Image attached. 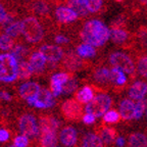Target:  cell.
Returning a JSON list of instances; mask_svg holds the SVG:
<instances>
[{
  "mask_svg": "<svg viewBox=\"0 0 147 147\" xmlns=\"http://www.w3.org/2000/svg\"><path fill=\"white\" fill-rule=\"evenodd\" d=\"M147 109V98H144L142 100H139L136 102V115L135 121H139L142 119L144 113Z\"/></svg>",
  "mask_w": 147,
  "mask_h": 147,
  "instance_id": "d6a6232c",
  "label": "cell"
},
{
  "mask_svg": "<svg viewBox=\"0 0 147 147\" xmlns=\"http://www.w3.org/2000/svg\"><path fill=\"white\" fill-rule=\"evenodd\" d=\"M97 117L95 115H91V113H84L82 119V122L86 125V126H90V125H93L96 123Z\"/></svg>",
  "mask_w": 147,
  "mask_h": 147,
  "instance_id": "74e56055",
  "label": "cell"
},
{
  "mask_svg": "<svg viewBox=\"0 0 147 147\" xmlns=\"http://www.w3.org/2000/svg\"><path fill=\"white\" fill-rule=\"evenodd\" d=\"M29 142V138L25 135H18L13 139V145L16 147H27Z\"/></svg>",
  "mask_w": 147,
  "mask_h": 147,
  "instance_id": "8d00e7d4",
  "label": "cell"
},
{
  "mask_svg": "<svg viewBox=\"0 0 147 147\" xmlns=\"http://www.w3.org/2000/svg\"><path fill=\"white\" fill-rule=\"evenodd\" d=\"M139 1H140L143 5H146V6H147V0H139Z\"/></svg>",
  "mask_w": 147,
  "mask_h": 147,
  "instance_id": "ee69618b",
  "label": "cell"
},
{
  "mask_svg": "<svg viewBox=\"0 0 147 147\" xmlns=\"http://www.w3.org/2000/svg\"><path fill=\"white\" fill-rule=\"evenodd\" d=\"M18 129L22 135L27 136L28 138H36L40 135L39 125L34 115L30 113H24L18 119Z\"/></svg>",
  "mask_w": 147,
  "mask_h": 147,
  "instance_id": "ba28073f",
  "label": "cell"
},
{
  "mask_svg": "<svg viewBox=\"0 0 147 147\" xmlns=\"http://www.w3.org/2000/svg\"><path fill=\"white\" fill-rule=\"evenodd\" d=\"M31 106L40 108V109H47V108L53 107L56 104V100L51 91L45 87H41L39 94L37 95L34 99L27 101Z\"/></svg>",
  "mask_w": 147,
  "mask_h": 147,
  "instance_id": "30bf717a",
  "label": "cell"
},
{
  "mask_svg": "<svg viewBox=\"0 0 147 147\" xmlns=\"http://www.w3.org/2000/svg\"><path fill=\"white\" fill-rule=\"evenodd\" d=\"M60 69H63L67 73L75 74L77 71H84L89 67V62L85 61L82 57H80L77 52L69 51L64 54V57L62 59L61 64L59 65Z\"/></svg>",
  "mask_w": 147,
  "mask_h": 147,
  "instance_id": "52a82bcc",
  "label": "cell"
},
{
  "mask_svg": "<svg viewBox=\"0 0 147 147\" xmlns=\"http://www.w3.org/2000/svg\"><path fill=\"white\" fill-rule=\"evenodd\" d=\"M95 97V91L91 85H86L80 89L75 94V99L78 100L81 104H88Z\"/></svg>",
  "mask_w": 147,
  "mask_h": 147,
  "instance_id": "603a6c76",
  "label": "cell"
},
{
  "mask_svg": "<svg viewBox=\"0 0 147 147\" xmlns=\"http://www.w3.org/2000/svg\"><path fill=\"white\" fill-rule=\"evenodd\" d=\"M94 132L100 137L104 147H115V141L119 136V130L117 128L102 124V123L95 127Z\"/></svg>",
  "mask_w": 147,
  "mask_h": 147,
  "instance_id": "9c48e42d",
  "label": "cell"
},
{
  "mask_svg": "<svg viewBox=\"0 0 147 147\" xmlns=\"http://www.w3.org/2000/svg\"><path fill=\"white\" fill-rule=\"evenodd\" d=\"M80 38L84 43L93 47H101L110 38V31L102 22L91 20L84 24L80 31Z\"/></svg>",
  "mask_w": 147,
  "mask_h": 147,
  "instance_id": "6da1fadb",
  "label": "cell"
},
{
  "mask_svg": "<svg viewBox=\"0 0 147 147\" xmlns=\"http://www.w3.org/2000/svg\"><path fill=\"white\" fill-rule=\"evenodd\" d=\"M79 147H104L100 137L93 132H86L82 135Z\"/></svg>",
  "mask_w": 147,
  "mask_h": 147,
  "instance_id": "44dd1931",
  "label": "cell"
},
{
  "mask_svg": "<svg viewBox=\"0 0 147 147\" xmlns=\"http://www.w3.org/2000/svg\"><path fill=\"white\" fill-rule=\"evenodd\" d=\"M23 33V25H22V20L12 23L4 30V34L8 35L11 38H18Z\"/></svg>",
  "mask_w": 147,
  "mask_h": 147,
  "instance_id": "4dcf8cb0",
  "label": "cell"
},
{
  "mask_svg": "<svg viewBox=\"0 0 147 147\" xmlns=\"http://www.w3.org/2000/svg\"><path fill=\"white\" fill-rule=\"evenodd\" d=\"M22 35L26 41L32 44H37L43 41L45 37V26L39 18L33 16H28L22 20Z\"/></svg>",
  "mask_w": 147,
  "mask_h": 147,
  "instance_id": "7a4b0ae2",
  "label": "cell"
},
{
  "mask_svg": "<svg viewBox=\"0 0 147 147\" xmlns=\"http://www.w3.org/2000/svg\"><path fill=\"white\" fill-rule=\"evenodd\" d=\"M145 115H146V119H147V109H146V113H145ZM147 127V126H146Z\"/></svg>",
  "mask_w": 147,
  "mask_h": 147,
  "instance_id": "bcb514c9",
  "label": "cell"
},
{
  "mask_svg": "<svg viewBox=\"0 0 147 147\" xmlns=\"http://www.w3.org/2000/svg\"><path fill=\"white\" fill-rule=\"evenodd\" d=\"M79 82L77 79L71 78L69 81H67L65 84L63 85V92L64 94H71L74 92H76V90L78 89Z\"/></svg>",
  "mask_w": 147,
  "mask_h": 147,
  "instance_id": "e575fe53",
  "label": "cell"
},
{
  "mask_svg": "<svg viewBox=\"0 0 147 147\" xmlns=\"http://www.w3.org/2000/svg\"><path fill=\"white\" fill-rule=\"evenodd\" d=\"M18 78V61L10 53L0 54V82L12 83Z\"/></svg>",
  "mask_w": 147,
  "mask_h": 147,
  "instance_id": "3957f363",
  "label": "cell"
},
{
  "mask_svg": "<svg viewBox=\"0 0 147 147\" xmlns=\"http://www.w3.org/2000/svg\"><path fill=\"white\" fill-rule=\"evenodd\" d=\"M60 126V122L55 117L51 115H42L39 117V128L40 133L42 132H55Z\"/></svg>",
  "mask_w": 147,
  "mask_h": 147,
  "instance_id": "d6986e66",
  "label": "cell"
},
{
  "mask_svg": "<svg viewBox=\"0 0 147 147\" xmlns=\"http://www.w3.org/2000/svg\"><path fill=\"white\" fill-rule=\"evenodd\" d=\"M110 39L113 43L123 45L129 41V33L122 28L113 27L110 30Z\"/></svg>",
  "mask_w": 147,
  "mask_h": 147,
  "instance_id": "484cf974",
  "label": "cell"
},
{
  "mask_svg": "<svg viewBox=\"0 0 147 147\" xmlns=\"http://www.w3.org/2000/svg\"><path fill=\"white\" fill-rule=\"evenodd\" d=\"M12 99L11 94L7 92L6 90H0V100L2 101H10Z\"/></svg>",
  "mask_w": 147,
  "mask_h": 147,
  "instance_id": "ab89813d",
  "label": "cell"
},
{
  "mask_svg": "<svg viewBox=\"0 0 147 147\" xmlns=\"http://www.w3.org/2000/svg\"><path fill=\"white\" fill-rule=\"evenodd\" d=\"M126 147H147V127L144 131H133L127 135Z\"/></svg>",
  "mask_w": 147,
  "mask_h": 147,
  "instance_id": "ac0fdd59",
  "label": "cell"
},
{
  "mask_svg": "<svg viewBox=\"0 0 147 147\" xmlns=\"http://www.w3.org/2000/svg\"><path fill=\"white\" fill-rule=\"evenodd\" d=\"M115 1H117V2H121V1H123V0H115Z\"/></svg>",
  "mask_w": 147,
  "mask_h": 147,
  "instance_id": "f6af8a7d",
  "label": "cell"
},
{
  "mask_svg": "<svg viewBox=\"0 0 147 147\" xmlns=\"http://www.w3.org/2000/svg\"><path fill=\"white\" fill-rule=\"evenodd\" d=\"M57 147H60V146H57Z\"/></svg>",
  "mask_w": 147,
  "mask_h": 147,
  "instance_id": "c3c4849f",
  "label": "cell"
},
{
  "mask_svg": "<svg viewBox=\"0 0 147 147\" xmlns=\"http://www.w3.org/2000/svg\"><path fill=\"white\" fill-rule=\"evenodd\" d=\"M2 1H5L7 3H13V4H18V6H21L22 0H2Z\"/></svg>",
  "mask_w": 147,
  "mask_h": 147,
  "instance_id": "7bdbcfd3",
  "label": "cell"
},
{
  "mask_svg": "<svg viewBox=\"0 0 147 147\" xmlns=\"http://www.w3.org/2000/svg\"><path fill=\"white\" fill-rule=\"evenodd\" d=\"M108 61L113 67H119L128 74L132 80L136 78V63L129 54L123 51H113L108 55Z\"/></svg>",
  "mask_w": 147,
  "mask_h": 147,
  "instance_id": "5b68a950",
  "label": "cell"
},
{
  "mask_svg": "<svg viewBox=\"0 0 147 147\" xmlns=\"http://www.w3.org/2000/svg\"><path fill=\"white\" fill-rule=\"evenodd\" d=\"M64 4H65V6L73 9L77 13V16L80 18H86L89 13V10L86 7L84 0H65Z\"/></svg>",
  "mask_w": 147,
  "mask_h": 147,
  "instance_id": "cb8c5ba5",
  "label": "cell"
},
{
  "mask_svg": "<svg viewBox=\"0 0 147 147\" xmlns=\"http://www.w3.org/2000/svg\"><path fill=\"white\" fill-rule=\"evenodd\" d=\"M117 106H119V111L121 113L123 122L130 125V123L135 121L136 102H134V100L125 97L119 101Z\"/></svg>",
  "mask_w": 147,
  "mask_h": 147,
  "instance_id": "7c38bea8",
  "label": "cell"
},
{
  "mask_svg": "<svg viewBox=\"0 0 147 147\" xmlns=\"http://www.w3.org/2000/svg\"><path fill=\"white\" fill-rule=\"evenodd\" d=\"M28 61L30 63L33 73L36 77H40L43 74H45V71L47 69V63H46L47 60L39 51H33L29 56Z\"/></svg>",
  "mask_w": 147,
  "mask_h": 147,
  "instance_id": "5bb4252c",
  "label": "cell"
},
{
  "mask_svg": "<svg viewBox=\"0 0 147 147\" xmlns=\"http://www.w3.org/2000/svg\"><path fill=\"white\" fill-rule=\"evenodd\" d=\"M53 41L56 44H61V45H64V44H69V39L67 37H65L64 35L61 34H57L54 36V40Z\"/></svg>",
  "mask_w": 147,
  "mask_h": 147,
  "instance_id": "f35d334b",
  "label": "cell"
},
{
  "mask_svg": "<svg viewBox=\"0 0 147 147\" xmlns=\"http://www.w3.org/2000/svg\"><path fill=\"white\" fill-rule=\"evenodd\" d=\"M115 103L113 97L107 93L97 94L85 106V113H91L96 117H103L108 110L111 109Z\"/></svg>",
  "mask_w": 147,
  "mask_h": 147,
  "instance_id": "277c9868",
  "label": "cell"
},
{
  "mask_svg": "<svg viewBox=\"0 0 147 147\" xmlns=\"http://www.w3.org/2000/svg\"><path fill=\"white\" fill-rule=\"evenodd\" d=\"M9 140V132L5 129H0V143Z\"/></svg>",
  "mask_w": 147,
  "mask_h": 147,
  "instance_id": "60d3db41",
  "label": "cell"
},
{
  "mask_svg": "<svg viewBox=\"0 0 147 147\" xmlns=\"http://www.w3.org/2000/svg\"><path fill=\"white\" fill-rule=\"evenodd\" d=\"M7 13H8V6H7V3L5 2V1L0 0V27L4 23L5 18H6V16H7ZM0 33H1V31H0Z\"/></svg>",
  "mask_w": 147,
  "mask_h": 147,
  "instance_id": "d590c367",
  "label": "cell"
},
{
  "mask_svg": "<svg viewBox=\"0 0 147 147\" xmlns=\"http://www.w3.org/2000/svg\"><path fill=\"white\" fill-rule=\"evenodd\" d=\"M31 49L26 47L24 44H22L21 42H18V43L16 44L13 48L10 50V54L18 60V62L24 61L25 58H29V56L31 55Z\"/></svg>",
  "mask_w": 147,
  "mask_h": 147,
  "instance_id": "d4e9b609",
  "label": "cell"
},
{
  "mask_svg": "<svg viewBox=\"0 0 147 147\" xmlns=\"http://www.w3.org/2000/svg\"><path fill=\"white\" fill-rule=\"evenodd\" d=\"M127 145V137L125 136H119V138L115 141V147H126Z\"/></svg>",
  "mask_w": 147,
  "mask_h": 147,
  "instance_id": "b9f144b4",
  "label": "cell"
},
{
  "mask_svg": "<svg viewBox=\"0 0 147 147\" xmlns=\"http://www.w3.org/2000/svg\"><path fill=\"white\" fill-rule=\"evenodd\" d=\"M9 147H16V146H14V145H10Z\"/></svg>",
  "mask_w": 147,
  "mask_h": 147,
  "instance_id": "7dc6e473",
  "label": "cell"
},
{
  "mask_svg": "<svg viewBox=\"0 0 147 147\" xmlns=\"http://www.w3.org/2000/svg\"><path fill=\"white\" fill-rule=\"evenodd\" d=\"M41 87L36 82H26L18 89V94L26 101L34 99L37 95L39 94Z\"/></svg>",
  "mask_w": 147,
  "mask_h": 147,
  "instance_id": "ffe728a7",
  "label": "cell"
},
{
  "mask_svg": "<svg viewBox=\"0 0 147 147\" xmlns=\"http://www.w3.org/2000/svg\"><path fill=\"white\" fill-rule=\"evenodd\" d=\"M128 98L132 100H142L147 95V82L143 80H137L128 88Z\"/></svg>",
  "mask_w": 147,
  "mask_h": 147,
  "instance_id": "2e32d148",
  "label": "cell"
},
{
  "mask_svg": "<svg viewBox=\"0 0 147 147\" xmlns=\"http://www.w3.org/2000/svg\"><path fill=\"white\" fill-rule=\"evenodd\" d=\"M136 71L141 78L147 80V54H139L136 57Z\"/></svg>",
  "mask_w": 147,
  "mask_h": 147,
  "instance_id": "f1b7e54d",
  "label": "cell"
},
{
  "mask_svg": "<svg viewBox=\"0 0 147 147\" xmlns=\"http://www.w3.org/2000/svg\"><path fill=\"white\" fill-rule=\"evenodd\" d=\"M34 75L30 63L27 60L18 62V80H29Z\"/></svg>",
  "mask_w": 147,
  "mask_h": 147,
  "instance_id": "f546056e",
  "label": "cell"
},
{
  "mask_svg": "<svg viewBox=\"0 0 147 147\" xmlns=\"http://www.w3.org/2000/svg\"><path fill=\"white\" fill-rule=\"evenodd\" d=\"M122 117H121V113L117 109L115 108H111L105 113V115L102 117V119H101V123L105 125H115L119 124V123L122 122Z\"/></svg>",
  "mask_w": 147,
  "mask_h": 147,
  "instance_id": "4316f807",
  "label": "cell"
},
{
  "mask_svg": "<svg viewBox=\"0 0 147 147\" xmlns=\"http://www.w3.org/2000/svg\"><path fill=\"white\" fill-rule=\"evenodd\" d=\"M76 52L82 58H93L97 54L96 49L93 46L86 43H82L78 45V47L76 48Z\"/></svg>",
  "mask_w": 147,
  "mask_h": 147,
  "instance_id": "83f0119b",
  "label": "cell"
},
{
  "mask_svg": "<svg viewBox=\"0 0 147 147\" xmlns=\"http://www.w3.org/2000/svg\"><path fill=\"white\" fill-rule=\"evenodd\" d=\"M85 107L75 98L64 100L60 105V113L65 122L79 123L82 121Z\"/></svg>",
  "mask_w": 147,
  "mask_h": 147,
  "instance_id": "8992f818",
  "label": "cell"
},
{
  "mask_svg": "<svg viewBox=\"0 0 147 147\" xmlns=\"http://www.w3.org/2000/svg\"><path fill=\"white\" fill-rule=\"evenodd\" d=\"M57 133L55 132H42L39 135L37 147H57Z\"/></svg>",
  "mask_w": 147,
  "mask_h": 147,
  "instance_id": "7402d4cb",
  "label": "cell"
},
{
  "mask_svg": "<svg viewBox=\"0 0 147 147\" xmlns=\"http://www.w3.org/2000/svg\"><path fill=\"white\" fill-rule=\"evenodd\" d=\"M40 53L43 54V56L46 58L48 62H53L57 63L58 61L63 59L64 57V51L62 47L56 45H49V44H44L39 47Z\"/></svg>",
  "mask_w": 147,
  "mask_h": 147,
  "instance_id": "4fadbf2b",
  "label": "cell"
},
{
  "mask_svg": "<svg viewBox=\"0 0 147 147\" xmlns=\"http://www.w3.org/2000/svg\"><path fill=\"white\" fill-rule=\"evenodd\" d=\"M16 42L13 38L9 37L6 34H0V50L1 51H8L11 50L16 46Z\"/></svg>",
  "mask_w": 147,
  "mask_h": 147,
  "instance_id": "1f68e13d",
  "label": "cell"
},
{
  "mask_svg": "<svg viewBox=\"0 0 147 147\" xmlns=\"http://www.w3.org/2000/svg\"><path fill=\"white\" fill-rule=\"evenodd\" d=\"M84 2H85L86 7L89 10V12H92V13L98 12L103 5L102 0H84Z\"/></svg>",
  "mask_w": 147,
  "mask_h": 147,
  "instance_id": "836d02e7",
  "label": "cell"
},
{
  "mask_svg": "<svg viewBox=\"0 0 147 147\" xmlns=\"http://www.w3.org/2000/svg\"><path fill=\"white\" fill-rule=\"evenodd\" d=\"M59 140L65 147H74L78 142V131L73 126H65L59 133Z\"/></svg>",
  "mask_w": 147,
  "mask_h": 147,
  "instance_id": "e0dca14e",
  "label": "cell"
},
{
  "mask_svg": "<svg viewBox=\"0 0 147 147\" xmlns=\"http://www.w3.org/2000/svg\"><path fill=\"white\" fill-rule=\"evenodd\" d=\"M110 77H111L113 91L115 94H121L122 92L125 91V89H128L130 87L126 73L119 67H111L110 69Z\"/></svg>",
  "mask_w": 147,
  "mask_h": 147,
  "instance_id": "8fae6325",
  "label": "cell"
},
{
  "mask_svg": "<svg viewBox=\"0 0 147 147\" xmlns=\"http://www.w3.org/2000/svg\"><path fill=\"white\" fill-rule=\"evenodd\" d=\"M54 18L57 21V23L67 25V24L76 22L79 16L69 7L65 6V5H58L54 10Z\"/></svg>",
  "mask_w": 147,
  "mask_h": 147,
  "instance_id": "9a60e30c",
  "label": "cell"
}]
</instances>
